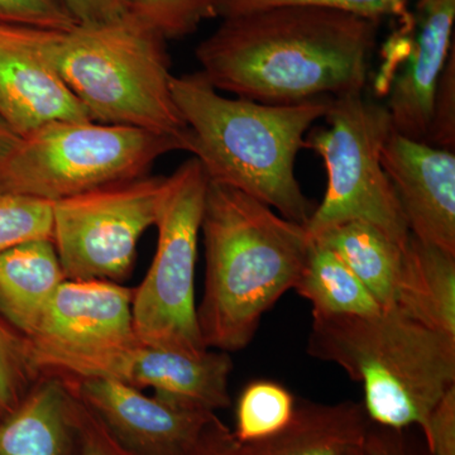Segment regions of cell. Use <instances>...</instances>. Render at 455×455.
Listing matches in <instances>:
<instances>
[{
	"label": "cell",
	"mask_w": 455,
	"mask_h": 455,
	"mask_svg": "<svg viewBox=\"0 0 455 455\" xmlns=\"http://www.w3.org/2000/svg\"><path fill=\"white\" fill-rule=\"evenodd\" d=\"M379 20L286 5L224 18L196 47L218 92L271 106L363 92Z\"/></svg>",
	"instance_id": "6da1fadb"
},
{
	"label": "cell",
	"mask_w": 455,
	"mask_h": 455,
	"mask_svg": "<svg viewBox=\"0 0 455 455\" xmlns=\"http://www.w3.org/2000/svg\"><path fill=\"white\" fill-rule=\"evenodd\" d=\"M205 281L197 324L204 346H250L263 315L293 290L310 252L305 226L254 197L209 182L202 230Z\"/></svg>",
	"instance_id": "7a4b0ae2"
},
{
	"label": "cell",
	"mask_w": 455,
	"mask_h": 455,
	"mask_svg": "<svg viewBox=\"0 0 455 455\" xmlns=\"http://www.w3.org/2000/svg\"><path fill=\"white\" fill-rule=\"evenodd\" d=\"M173 99L188 128V151L209 182L235 188L305 226L315 208L295 176L305 134L331 99L271 106L224 97L202 74L173 76Z\"/></svg>",
	"instance_id": "3957f363"
},
{
	"label": "cell",
	"mask_w": 455,
	"mask_h": 455,
	"mask_svg": "<svg viewBox=\"0 0 455 455\" xmlns=\"http://www.w3.org/2000/svg\"><path fill=\"white\" fill-rule=\"evenodd\" d=\"M13 26L20 41L59 75L92 121L188 140L171 89L166 40L133 14L68 28Z\"/></svg>",
	"instance_id": "277c9868"
},
{
	"label": "cell",
	"mask_w": 455,
	"mask_h": 455,
	"mask_svg": "<svg viewBox=\"0 0 455 455\" xmlns=\"http://www.w3.org/2000/svg\"><path fill=\"white\" fill-rule=\"evenodd\" d=\"M307 353L361 383L371 424L416 427L425 444L434 410L455 386V339L396 310L366 316L314 315Z\"/></svg>",
	"instance_id": "5b68a950"
},
{
	"label": "cell",
	"mask_w": 455,
	"mask_h": 455,
	"mask_svg": "<svg viewBox=\"0 0 455 455\" xmlns=\"http://www.w3.org/2000/svg\"><path fill=\"white\" fill-rule=\"evenodd\" d=\"M173 151L188 152V140L128 125L53 122L20 137L0 166V193L56 203L145 178Z\"/></svg>",
	"instance_id": "8992f818"
},
{
	"label": "cell",
	"mask_w": 455,
	"mask_h": 455,
	"mask_svg": "<svg viewBox=\"0 0 455 455\" xmlns=\"http://www.w3.org/2000/svg\"><path fill=\"white\" fill-rule=\"evenodd\" d=\"M324 118L328 125L310 137L307 147L322 156L328 181L305 229L315 235L344 221H366L406 248L411 233L381 164L383 146L394 132L387 108L355 92L331 99Z\"/></svg>",
	"instance_id": "52a82bcc"
},
{
	"label": "cell",
	"mask_w": 455,
	"mask_h": 455,
	"mask_svg": "<svg viewBox=\"0 0 455 455\" xmlns=\"http://www.w3.org/2000/svg\"><path fill=\"white\" fill-rule=\"evenodd\" d=\"M209 180L191 157L167 176L154 260L134 289L132 320L136 337L149 346L200 355L204 346L197 324L196 269L204 204Z\"/></svg>",
	"instance_id": "ba28073f"
},
{
	"label": "cell",
	"mask_w": 455,
	"mask_h": 455,
	"mask_svg": "<svg viewBox=\"0 0 455 455\" xmlns=\"http://www.w3.org/2000/svg\"><path fill=\"white\" fill-rule=\"evenodd\" d=\"M166 191L167 176L147 175L53 203L52 242L66 280L130 277L140 236L156 226Z\"/></svg>",
	"instance_id": "9c48e42d"
},
{
	"label": "cell",
	"mask_w": 455,
	"mask_h": 455,
	"mask_svg": "<svg viewBox=\"0 0 455 455\" xmlns=\"http://www.w3.org/2000/svg\"><path fill=\"white\" fill-rule=\"evenodd\" d=\"M41 372L113 379L136 390H152L170 403L215 412L232 403L229 353L208 349L200 355L149 346L139 338L85 352L33 349Z\"/></svg>",
	"instance_id": "30bf717a"
},
{
	"label": "cell",
	"mask_w": 455,
	"mask_h": 455,
	"mask_svg": "<svg viewBox=\"0 0 455 455\" xmlns=\"http://www.w3.org/2000/svg\"><path fill=\"white\" fill-rule=\"evenodd\" d=\"M62 377L132 455H188L215 415L155 395L147 396L113 379Z\"/></svg>",
	"instance_id": "8fae6325"
},
{
	"label": "cell",
	"mask_w": 455,
	"mask_h": 455,
	"mask_svg": "<svg viewBox=\"0 0 455 455\" xmlns=\"http://www.w3.org/2000/svg\"><path fill=\"white\" fill-rule=\"evenodd\" d=\"M410 233L455 254V154L392 132L381 151Z\"/></svg>",
	"instance_id": "7c38bea8"
},
{
	"label": "cell",
	"mask_w": 455,
	"mask_h": 455,
	"mask_svg": "<svg viewBox=\"0 0 455 455\" xmlns=\"http://www.w3.org/2000/svg\"><path fill=\"white\" fill-rule=\"evenodd\" d=\"M133 292L112 281H64L29 338L33 349L85 352L134 339Z\"/></svg>",
	"instance_id": "4fadbf2b"
},
{
	"label": "cell",
	"mask_w": 455,
	"mask_h": 455,
	"mask_svg": "<svg viewBox=\"0 0 455 455\" xmlns=\"http://www.w3.org/2000/svg\"><path fill=\"white\" fill-rule=\"evenodd\" d=\"M412 16L411 44L388 84L385 106L394 132L425 142L436 85L454 49L455 0H419Z\"/></svg>",
	"instance_id": "5bb4252c"
},
{
	"label": "cell",
	"mask_w": 455,
	"mask_h": 455,
	"mask_svg": "<svg viewBox=\"0 0 455 455\" xmlns=\"http://www.w3.org/2000/svg\"><path fill=\"white\" fill-rule=\"evenodd\" d=\"M0 119L25 137L53 122L92 121L59 75L0 22Z\"/></svg>",
	"instance_id": "9a60e30c"
},
{
	"label": "cell",
	"mask_w": 455,
	"mask_h": 455,
	"mask_svg": "<svg viewBox=\"0 0 455 455\" xmlns=\"http://www.w3.org/2000/svg\"><path fill=\"white\" fill-rule=\"evenodd\" d=\"M0 455H77L73 395L64 377L42 372L17 409L0 419Z\"/></svg>",
	"instance_id": "2e32d148"
},
{
	"label": "cell",
	"mask_w": 455,
	"mask_h": 455,
	"mask_svg": "<svg viewBox=\"0 0 455 455\" xmlns=\"http://www.w3.org/2000/svg\"><path fill=\"white\" fill-rule=\"evenodd\" d=\"M371 421L362 403L300 401L276 435L244 445L247 455H350L363 447Z\"/></svg>",
	"instance_id": "e0dca14e"
},
{
	"label": "cell",
	"mask_w": 455,
	"mask_h": 455,
	"mask_svg": "<svg viewBox=\"0 0 455 455\" xmlns=\"http://www.w3.org/2000/svg\"><path fill=\"white\" fill-rule=\"evenodd\" d=\"M64 281L52 239L27 242L0 253V315L29 339Z\"/></svg>",
	"instance_id": "ac0fdd59"
},
{
	"label": "cell",
	"mask_w": 455,
	"mask_h": 455,
	"mask_svg": "<svg viewBox=\"0 0 455 455\" xmlns=\"http://www.w3.org/2000/svg\"><path fill=\"white\" fill-rule=\"evenodd\" d=\"M392 310L455 339V254L410 236Z\"/></svg>",
	"instance_id": "d6986e66"
},
{
	"label": "cell",
	"mask_w": 455,
	"mask_h": 455,
	"mask_svg": "<svg viewBox=\"0 0 455 455\" xmlns=\"http://www.w3.org/2000/svg\"><path fill=\"white\" fill-rule=\"evenodd\" d=\"M310 236L333 251L348 266L383 310L394 309L406 248L379 228L361 220L335 224Z\"/></svg>",
	"instance_id": "ffe728a7"
},
{
	"label": "cell",
	"mask_w": 455,
	"mask_h": 455,
	"mask_svg": "<svg viewBox=\"0 0 455 455\" xmlns=\"http://www.w3.org/2000/svg\"><path fill=\"white\" fill-rule=\"evenodd\" d=\"M293 290L311 302L314 315L366 316L383 310L348 266L313 238L307 263Z\"/></svg>",
	"instance_id": "44dd1931"
},
{
	"label": "cell",
	"mask_w": 455,
	"mask_h": 455,
	"mask_svg": "<svg viewBox=\"0 0 455 455\" xmlns=\"http://www.w3.org/2000/svg\"><path fill=\"white\" fill-rule=\"evenodd\" d=\"M296 398L281 383L256 379L239 395L235 406V429L241 444L248 445L276 435L291 421Z\"/></svg>",
	"instance_id": "7402d4cb"
},
{
	"label": "cell",
	"mask_w": 455,
	"mask_h": 455,
	"mask_svg": "<svg viewBox=\"0 0 455 455\" xmlns=\"http://www.w3.org/2000/svg\"><path fill=\"white\" fill-rule=\"evenodd\" d=\"M41 374L31 340L0 315V419L17 409Z\"/></svg>",
	"instance_id": "603a6c76"
},
{
	"label": "cell",
	"mask_w": 455,
	"mask_h": 455,
	"mask_svg": "<svg viewBox=\"0 0 455 455\" xmlns=\"http://www.w3.org/2000/svg\"><path fill=\"white\" fill-rule=\"evenodd\" d=\"M53 203L0 193V253L37 239H52Z\"/></svg>",
	"instance_id": "cb8c5ba5"
},
{
	"label": "cell",
	"mask_w": 455,
	"mask_h": 455,
	"mask_svg": "<svg viewBox=\"0 0 455 455\" xmlns=\"http://www.w3.org/2000/svg\"><path fill=\"white\" fill-rule=\"evenodd\" d=\"M410 0H218V16L227 18L251 13L262 9L302 5L333 9L344 13L355 14L381 20L383 17H395L401 25H409L414 20L409 11Z\"/></svg>",
	"instance_id": "d4e9b609"
},
{
	"label": "cell",
	"mask_w": 455,
	"mask_h": 455,
	"mask_svg": "<svg viewBox=\"0 0 455 455\" xmlns=\"http://www.w3.org/2000/svg\"><path fill=\"white\" fill-rule=\"evenodd\" d=\"M131 14L164 40L196 31L204 20L218 17V0H128Z\"/></svg>",
	"instance_id": "484cf974"
},
{
	"label": "cell",
	"mask_w": 455,
	"mask_h": 455,
	"mask_svg": "<svg viewBox=\"0 0 455 455\" xmlns=\"http://www.w3.org/2000/svg\"><path fill=\"white\" fill-rule=\"evenodd\" d=\"M425 142L454 151L455 146V51L440 75L433 100L429 132Z\"/></svg>",
	"instance_id": "4316f807"
},
{
	"label": "cell",
	"mask_w": 455,
	"mask_h": 455,
	"mask_svg": "<svg viewBox=\"0 0 455 455\" xmlns=\"http://www.w3.org/2000/svg\"><path fill=\"white\" fill-rule=\"evenodd\" d=\"M0 22L68 28L76 20L60 0H0Z\"/></svg>",
	"instance_id": "83f0119b"
},
{
	"label": "cell",
	"mask_w": 455,
	"mask_h": 455,
	"mask_svg": "<svg viewBox=\"0 0 455 455\" xmlns=\"http://www.w3.org/2000/svg\"><path fill=\"white\" fill-rule=\"evenodd\" d=\"M70 391L73 395V414L77 434V455H132L113 438L97 415L71 388Z\"/></svg>",
	"instance_id": "f1b7e54d"
},
{
	"label": "cell",
	"mask_w": 455,
	"mask_h": 455,
	"mask_svg": "<svg viewBox=\"0 0 455 455\" xmlns=\"http://www.w3.org/2000/svg\"><path fill=\"white\" fill-rule=\"evenodd\" d=\"M427 448L430 455H455V386L431 415Z\"/></svg>",
	"instance_id": "f546056e"
},
{
	"label": "cell",
	"mask_w": 455,
	"mask_h": 455,
	"mask_svg": "<svg viewBox=\"0 0 455 455\" xmlns=\"http://www.w3.org/2000/svg\"><path fill=\"white\" fill-rule=\"evenodd\" d=\"M79 25L112 22L131 13L128 0H60Z\"/></svg>",
	"instance_id": "4dcf8cb0"
},
{
	"label": "cell",
	"mask_w": 455,
	"mask_h": 455,
	"mask_svg": "<svg viewBox=\"0 0 455 455\" xmlns=\"http://www.w3.org/2000/svg\"><path fill=\"white\" fill-rule=\"evenodd\" d=\"M188 455L247 454H245L244 445L235 439L233 431L215 414L204 427L196 444Z\"/></svg>",
	"instance_id": "1f68e13d"
},
{
	"label": "cell",
	"mask_w": 455,
	"mask_h": 455,
	"mask_svg": "<svg viewBox=\"0 0 455 455\" xmlns=\"http://www.w3.org/2000/svg\"><path fill=\"white\" fill-rule=\"evenodd\" d=\"M405 430H392L371 425L363 449L366 455H424L403 435ZM430 455V454H429Z\"/></svg>",
	"instance_id": "d6a6232c"
},
{
	"label": "cell",
	"mask_w": 455,
	"mask_h": 455,
	"mask_svg": "<svg viewBox=\"0 0 455 455\" xmlns=\"http://www.w3.org/2000/svg\"><path fill=\"white\" fill-rule=\"evenodd\" d=\"M20 137L0 119V166L7 160Z\"/></svg>",
	"instance_id": "836d02e7"
},
{
	"label": "cell",
	"mask_w": 455,
	"mask_h": 455,
	"mask_svg": "<svg viewBox=\"0 0 455 455\" xmlns=\"http://www.w3.org/2000/svg\"><path fill=\"white\" fill-rule=\"evenodd\" d=\"M350 455H366V453H364L363 447H359L357 449H355V451H353V453Z\"/></svg>",
	"instance_id": "e575fe53"
}]
</instances>
